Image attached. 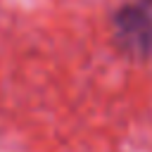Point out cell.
Returning <instances> with one entry per match:
<instances>
[{
  "label": "cell",
  "mask_w": 152,
  "mask_h": 152,
  "mask_svg": "<svg viewBox=\"0 0 152 152\" xmlns=\"http://www.w3.org/2000/svg\"><path fill=\"white\" fill-rule=\"evenodd\" d=\"M112 36L131 57H152V0H126L112 12Z\"/></svg>",
  "instance_id": "6da1fadb"
}]
</instances>
